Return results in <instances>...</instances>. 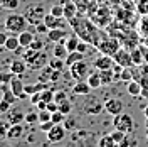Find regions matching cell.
I'll return each mask as SVG.
<instances>
[{"mask_svg": "<svg viewBox=\"0 0 148 147\" xmlns=\"http://www.w3.org/2000/svg\"><path fill=\"white\" fill-rule=\"evenodd\" d=\"M27 26H29V20L25 15H22V14H15V12H12L10 15H7L5 19V29L12 32V34H15L18 36L20 32H24V31H27Z\"/></svg>", "mask_w": 148, "mask_h": 147, "instance_id": "cell-1", "label": "cell"}, {"mask_svg": "<svg viewBox=\"0 0 148 147\" xmlns=\"http://www.w3.org/2000/svg\"><path fill=\"white\" fill-rule=\"evenodd\" d=\"M24 15L27 17L30 26H37V24L44 22V17H46L47 14H46V10H44V7H42L40 3H34V5H29Z\"/></svg>", "mask_w": 148, "mask_h": 147, "instance_id": "cell-2", "label": "cell"}, {"mask_svg": "<svg viewBox=\"0 0 148 147\" xmlns=\"http://www.w3.org/2000/svg\"><path fill=\"white\" fill-rule=\"evenodd\" d=\"M113 127L118 129V130H123L125 134H131L135 130V122L131 119V115H128V113H120V115H114Z\"/></svg>", "mask_w": 148, "mask_h": 147, "instance_id": "cell-3", "label": "cell"}, {"mask_svg": "<svg viewBox=\"0 0 148 147\" xmlns=\"http://www.w3.org/2000/svg\"><path fill=\"white\" fill-rule=\"evenodd\" d=\"M120 41L118 39H114V37H108V39H103L99 41V44H98V49L101 51L103 54H108V56H114L118 51H120Z\"/></svg>", "mask_w": 148, "mask_h": 147, "instance_id": "cell-4", "label": "cell"}, {"mask_svg": "<svg viewBox=\"0 0 148 147\" xmlns=\"http://www.w3.org/2000/svg\"><path fill=\"white\" fill-rule=\"evenodd\" d=\"M69 69H71V76H73L76 81H83L84 76H89V64L84 59L74 63L73 66H69Z\"/></svg>", "mask_w": 148, "mask_h": 147, "instance_id": "cell-5", "label": "cell"}, {"mask_svg": "<svg viewBox=\"0 0 148 147\" xmlns=\"http://www.w3.org/2000/svg\"><path fill=\"white\" fill-rule=\"evenodd\" d=\"M47 64H49V58L44 51H37L30 59H27V66L30 69H42Z\"/></svg>", "mask_w": 148, "mask_h": 147, "instance_id": "cell-6", "label": "cell"}, {"mask_svg": "<svg viewBox=\"0 0 148 147\" xmlns=\"http://www.w3.org/2000/svg\"><path fill=\"white\" fill-rule=\"evenodd\" d=\"M114 63L116 64L123 66V68H130L133 66V58H131V51H126V49H120L116 54L113 56Z\"/></svg>", "mask_w": 148, "mask_h": 147, "instance_id": "cell-7", "label": "cell"}, {"mask_svg": "<svg viewBox=\"0 0 148 147\" xmlns=\"http://www.w3.org/2000/svg\"><path fill=\"white\" fill-rule=\"evenodd\" d=\"M103 108H104V105H101L98 98H88V101H84L83 107L84 113H88V115H98L103 112Z\"/></svg>", "mask_w": 148, "mask_h": 147, "instance_id": "cell-8", "label": "cell"}, {"mask_svg": "<svg viewBox=\"0 0 148 147\" xmlns=\"http://www.w3.org/2000/svg\"><path fill=\"white\" fill-rule=\"evenodd\" d=\"M66 137V127L61 123H56L52 129L47 132V140L49 142H61Z\"/></svg>", "mask_w": 148, "mask_h": 147, "instance_id": "cell-9", "label": "cell"}, {"mask_svg": "<svg viewBox=\"0 0 148 147\" xmlns=\"http://www.w3.org/2000/svg\"><path fill=\"white\" fill-rule=\"evenodd\" d=\"M10 88H12V92L15 93V96H17L18 100L27 98L29 96L27 93H25V85H24V81L20 80V76H15V78L10 81Z\"/></svg>", "mask_w": 148, "mask_h": 147, "instance_id": "cell-10", "label": "cell"}, {"mask_svg": "<svg viewBox=\"0 0 148 147\" xmlns=\"http://www.w3.org/2000/svg\"><path fill=\"white\" fill-rule=\"evenodd\" d=\"M116 64L114 63V59H113V56H108V54H101L99 58H96L94 59V68L96 69H113V66Z\"/></svg>", "mask_w": 148, "mask_h": 147, "instance_id": "cell-11", "label": "cell"}, {"mask_svg": "<svg viewBox=\"0 0 148 147\" xmlns=\"http://www.w3.org/2000/svg\"><path fill=\"white\" fill-rule=\"evenodd\" d=\"M67 37H69V36H67L66 27L51 29V31H49V34H47V39H49L51 42H54V44H57V42H64Z\"/></svg>", "mask_w": 148, "mask_h": 147, "instance_id": "cell-12", "label": "cell"}, {"mask_svg": "<svg viewBox=\"0 0 148 147\" xmlns=\"http://www.w3.org/2000/svg\"><path fill=\"white\" fill-rule=\"evenodd\" d=\"M104 110L110 115H120V113H123V103L116 98H110L104 101Z\"/></svg>", "mask_w": 148, "mask_h": 147, "instance_id": "cell-13", "label": "cell"}, {"mask_svg": "<svg viewBox=\"0 0 148 147\" xmlns=\"http://www.w3.org/2000/svg\"><path fill=\"white\" fill-rule=\"evenodd\" d=\"M27 69V64H25V59L24 58H18V59H14L10 63V71L15 74V76H22Z\"/></svg>", "mask_w": 148, "mask_h": 147, "instance_id": "cell-14", "label": "cell"}, {"mask_svg": "<svg viewBox=\"0 0 148 147\" xmlns=\"http://www.w3.org/2000/svg\"><path fill=\"white\" fill-rule=\"evenodd\" d=\"M44 22H46L49 29H59V27H66V20L64 17H56L52 14H47L44 17Z\"/></svg>", "mask_w": 148, "mask_h": 147, "instance_id": "cell-15", "label": "cell"}, {"mask_svg": "<svg viewBox=\"0 0 148 147\" xmlns=\"http://www.w3.org/2000/svg\"><path fill=\"white\" fill-rule=\"evenodd\" d=\"M7 120H9L10 125H14V123H22V122L25 120V113L20 110V108H12V110L7 113Z\"/></svg>", "mask_w": 148, "mask_h": 147, "instance_id": "cell-16", "label": "cell"}, {"mask_svg": "<svg viewBox=\"0 0 148 147\" xmlns=\"http://www.w3.org/2000/svg\"><path fill=\"white\" fill-rule=\"evenodd\" d=\"M126 92L131 96H140L141 92H143V85L138 81V80H131L130 83H126Z\"/></svg>", "mask_w": 148, "mask_h": 147, "instance_id": "cell-17", "label": "cell"}, {"mask_svg": "<svg viewBox=\"0 0 148 147\" xmlns=\"http://www.w3.org/2000/svg\"><path fill=\"white\" fill-rule=\"evenodd\" d=\"M73 92L76 93V95H83V96H88L89 93L92 92V88L89 86V83L88 81H76V85H74Z\"/></svg>", "mask_w": 148, "mask_h": 147, "instance_id": "cell-18", "label": "cell"}, {"mask_svg": "<svg viewBox=\"0 0 148 147\" xmlns=\"http://www.w3.org/2000/svg\"><path fill=\"white\" fill-rule=\"evenodd\" d=\"M36 32H32V31H24V32H20L18 34V41H20V46L22 47H29L32 42H34V39H36V36H34Z\"/></svg>", "mask_w": 148, "mask_h": 147, "instance_id": "cell-19", "label": "cell"}, {"mask_svg": "<svg viewBox=\"0 0 148 147\" xmlns=\"http://www.w3.org/2000/svg\"><path fill=\"white\" fill-rule=\"evenodd\" d=\"M3 47L7 51H18V47H22L20 46V41H18V36H15V34L9 36L7 41H5V44H3Z\"/></svg>", "mask_w": 148, "mask_h": 147, "instance_id": "cell-20", "label": "cell"}, {"mask_svg": "<svg viewBox=\"0 0 148 147\" xmlns=\"http://www.w3.org/2000/svg\"><path fill=\"white\" fill-rule=\"evenodd\" d=\"M86 81L89 83V86H91L92 90H98V88H101V86H103L99 71H96V73H89V76H88V80H86Z\"/></svg>", "mask_w": 148, "mask_h": 147, "instance_id": "cell-21", "label": "cell"}, {"mask_svg": "<svg viewBox=\"0 0 148 147\" xmlns=\"http://www.w3.org/2000/svg\"><path fill=\"white\" fill-rule=\"evenodd\" d=\"M69 54V51H67V47L64 46V42H57L54 47H52V56L54 58H61V59H66Z\"/></svg>", "mask_w": 148, "mask_h": 147, "instance_id": "cell-22", "label": "cell"}, {"mask_svg": "<svg viewBox=\"0 0 148 147\" xmlns=\"http://www.w3.org/2000/svg\"><path fill=\"white\" fill-rule=\"evenodd\" d=\"M22 134H24L22 123H14V125H10L9 132H7V139H20Z\"/></svg>", "mask_w": 148, "mask_h": 147, "instance_id": "cell-23", "label": "cell"}, {"mask_svg": "<svg viewBox=\"0 0 148 147\" xmlns=\"http://www.w3.org/2000/svg\"><path fill=\"white\" fill-rule=\"evenodd\" d=\"M131 58H133V64L135 66H141L145 63V56H143V51H141V47H133L131 49Z\"/></svg>", "mask_w": 148, "mask_h": 147, "instance_id": "cell-24", "label": "cell"}, {"mask_svg": "<svg viewBox=\"0 0 148 147\" xmlns=\"http://www.w3.org/2000/svg\"><path fill=\"white\" fill-rule=\"evenodd\" d=\"M79 42H81V39H79V37L77 36H69L67 37V39H66L64 41V46L67 47V51H69V53H73V51H77V46H79Z\"/></svg>", "mask_w": 148, "mask_h": 147, "instance_id": "cell-25", "label": "cell"}, {"mask_svg": "<svg viewBox=\"0 0 148 147\" xmlns=\"http://www.w3.org/2000/svg\"><path fill=\"white\" fill-rule=\"evenodd\" d=\"M76 12H77V7L74 5L73 2H66L64 3V19L66 20H73L76 17Z\"/></svg>", "mask_w": 148, "mask_h": 147, "instance_id": "cell-26", "label": "cell"}, {"mask_svg": "<svg viewBox=\"0 0 148 147\" xmlns=\"http://www.w3.org/2000/svg\"><path fill=\"white\" fill-rule=\"evenodd\" d=\"M83 59H84V53H81V51H73V53H69L67 58H66V66H73L74 63L83 61Z\"/></svg>", "mask_w": 148, "mask_h": 147, "instance_id": "cell-27", "label": "cell"}, {"mask_svg": "<svg viewBox=\"0 0 148 147\" xmlns=\"http://www.w3.org/2000/svg\"><path fill=\"white\" fill-rule=\"evenodd\" d=\"M99 71V69H98ZM99 74H101V81H103V86H108V85H111L113 83V80H114V76H113V69H101L99 71Z\"/></svg>", "mask_w": 148, "mask_h": 147, "instance_id": "cell-28", "label": "cell"}, {"mask_svg": "<svg viewBox=\"0 0 148 147\" xmlns=\"http://www.w3.org/2000/svg\"><path fill=\"white\" fill-rule=\"evenodd\" d=\"M98 147H118V142H114V139L110 134V135H103L98 140Z\"/></svg>", "mask_w": 148, "mask_h": 147, "instance_id": "cell-29", "label": "cell"}, {"mask_svg": "<svg viewBox=\"0 0 148 147\" xmlns=\"http://www.w3.org/2000/svg\"><path fill=\"white\" fill-rule=\"evenodd\" d=\"M120 80L125 83H130L131 80H135V71L131 69V66L130 68H123L120 73Z\"/></svg>", "mask_w": 148, "mask_h": 147, "instance_id": "cell-30", "label": "cell"}, {"mask_svg": "<svg viewBox=\"0 0 148 147\" xmlns=\"http://www.w3.org/2000/svg\"><path fill=\"white\" fill-rule=\"evenodd\" d=\"M49 66L52 68V69H57V71H62L66 66V59H61V58H54L52 56V59H49Z\"/></svg>", "mask_w": 148, "mask_h": 147, "instance_id": "cell-31", "label": "cell"}, {"mask_svg": "<svg viewBox=\"0 0 148 147\" xmlns=\"http://www.w3.org/2000/svg\"><path fill=\"white\" fill-rule=\"evenodd\" d=\"M18 0H2V7L5 10H12V12H15L18 9Z\"/></svg>", "mask_w": 148, "mask_h": 147, "instance_id": "cell-32", "label": "cell"}, {"mask_svg": "<svg viewBox=\"0 0 148 147\" xmlns=\"http://www.w3.org/2000/svg\"><path fill=\"white\" fill-rule=\"evenodd\" d=\"M40 95H42V100L49 103V101H54L56 92H54V88H47V90H44V92H40Z\"/></svg>", "mask_w": 148, "mask_h": 147, "instance_id": "cell-33", "label": "cell"}, {"mask_svg": "<svg viewBox=\"0 0 148 147\" xmlns=\"http://www.w3.org/2000/svg\"><path fill=\"white\" fill-rule=\"evenodd\" d=\"M71 110H73V107H71V101H69V100H66V101H62V103H59V112H61V113H64L66 117L71 113Z\"/></svg>", "mask_w": 148, "mask_h": 147, "instance_id": "cell-34", "label": "cell"}, {"mask_svg": "<svg viewBox=\"0 0 148 147\" xmlns=\"http://www.w3.org/2000/svg\"><path fill=\"white\" fill-rule=\"evenodd\" d=\"M126 135H128V134H125L123 130H118V129H114L113 132H111V137L114 139V142H118V144H120L121 140H125Z\"/></svg>", "mask_w": 148, "mask_h": 147, "instance_id": "cell-35", "label": "cell"}, {"mask_svg": "<svg viewBox=\"0 0 148 147\" xmlns=\"http://www.w3.org/2000/svg\"><path fill=\"white\" fill-rule=\"evenodd\" d=\"M25 122H27L29 125H32V123H37L39 122V112H29L25 113Z\"/></svg>", "mask_w": 148, "mask_h": 147, "instance_id": "cell-36", "label": "cell"}, {"mask_svg": "<svg viewBox=\"0 0 148 147\" xmlns=\"http://www.w3.org/2000/svg\"><path fill=\"white\" fill-rule=\"evenodd\" d=\"M66 100H69V98H67V93H66L64 90H57L56 95H54V101L56 103H62V101H66Z\"/></svg>", "mask_w": 148, "mask_h": 147, "instance_id": "cell-37", "label": "cell"}, {"mask_svg": "<svg viewBox=\"0 0 148 147\" xmlns=\"http://www.w3.org/2000/svg\"><path fill=\"white\" fill-rule=\"evenodd\" d=\"M51 14L56 15V17H64V5H52Z\"/></svg>", "mask_w": 148, "mask_h": 147, "instance_id": "cell-38", "label": "cell"}, {"mask_svg": "<svg viewBox=\"0 0 148 147\" xmlns=\"http://www.w3.org/2000/svg\"><path fill=\"white\" fill-rule=\"evenodd\" d=\"M49 120H52V113H51L49 110L39 112V123H42V122H49Z\"/></svg>", "mask_w": 148, "mask_h": 147, "instance_id": "cell-39", "label": "cell"}, {"mask_svg": "<svg viewBox=\"0 0 148 147\" xmlns=\"http://www.w3.org/2000/svg\"><path fill=\"white\" fill-rule=\"evenodd\" d=\"M49 31H51V29H49V26H47L46 22H40V24H37L36 26V34H49Z\"/></svg>", "mask_w": 148, "mask_h": 147, "instance_id": "cell-40", "label": "cell"}, {"mask_svg": "<svg viewBox=\"0 0 148 147\" xmlns=\"http://www.w3.org/2000/svg\"><path fill=\"white\" fill-rule=\"evenodd\" d=\"M140 32L143 36H148V17L147 15L141 19V22H140Z\"/></svg>", "mask_w": 148, "mask_h": 147, "instance_id": "cell-41", "label": "cell"}, {"mask_svg": "<svg viewBox=\"0 0 148 147\" xmlns=\"http://www.w3.org/2000/svg\"><path fill=\"white\" fill-rule=\"evenodd\" d=\"M64 120H66L64 113H61V112H54V113H52V122H54V123H62Z\"/></svg>", "mask_w": 148, "mask_h": 147, "instance_id": "cell-42", "label": "cell"}, {"mask_svg": "<svg viewBox=\"0 0 148 147\" xmlns=\"http://www.w3.org/2000/svg\"><path fill=\"white\" fill-rule=\"evenodd\" d=\"M138 12L143 14V15L148 14V0H141V2L138 3Z\"/></svg>", "mask_w": 148, "mask_h": 147, "instance_id": "cell-43", "label": "cell"}, {"mask_svg": "<svg viewBox=\"0 0 148 147\" xmlns=\"http://www.w3.org/2000/svg\"><path fill=\"white\" fill-rule=\"evenodd\" d=\"M10 105H12V103H9L7 100L2 98V100H0V112H2V113H9L10 112Z\"/></svg>", "mask_w": 148, "mask_h": 147, "instance_id": "cell-44", "label": "cell"}, {"mask_svg": "<svg viewBox=\"0 0 148 147\" xmlns=\"http://www.w3.org/2000/svg\"><path fill=\"white\" fill-rule=\"evenodd\" d=\"M56 123L54 122H52V120H49V122H42V123H40V130H42V132H49V130L52 129V127H54Z\"/></svg>", "mask_w": 148, "mask_h": 147, "instance_id": "cell-45", "label": "cell"}, {"mask_svg": "<svg viewBox=\"0 0 148 147\" xmlns=\"http://www.w3.org/2000/svg\"><path fill=\"white\" fill-rule=\"evenodd\" d=\"M29 47H32V49H36V51H42V47H44V42L40 41V39H34V42L30 44Z\"/></svg>", "mask_w": 148, "mask_h": 147, "instance_id": "cell-46", "label": "cell"}, {"mask_svg": "<svg viewBox=\"0 0 148 147\" xmlns=\"http://www.w3.org/2000/svg\"><path fill=\"white\" fill-rule=\"evenodd\" d=\"M14 78H15V74L12 73V71L10 73H2V83H10Z\"/></svg>", "mask_w": 148, "mask_h": 147, "instance_id": "cell-47", "label": "cell"}, {"mask_svg": "<svg viewBox=\"0 0 148 147\" xmlns=\"http://www.w3.org/2000/svg\"><path fill=\"white\" fill-rule=\"evenodd\" d=\"M39 90H37V83L36 85H25V93H27L29 96L30 95H34V93H37Z\"/></svg>", "mask_w": 148, "mask_h": 147, "instance_id": "cell-48", "label": "cell"}, {"mask_svg": "<svg viewBox=\"0 0 148 147\" xmlns=\"http://www.w3.org/2000/svg\"><path fill=\"white\" fill-rule=\"evenodd\" d=\"M40 100H42V95H40V92L34 93V95H30V103H32V105H37Z\"/></svg>", "mask_w": 148, "mask_h": 147, "instance_id": "cell-49", "label": "cell"}, {"mask_svg": "<svg viewBox=\"0 0 148 147\" xmlns=\"http://www.w3.org/2000/svg\"><path fill=\"white\" fill-rule=\"evenodd\" d=\"M47 110L51 112V113L59 112V103H56V101H49V103H47Z\"/></svg>", "mask_w": 148, "mask_h": 147, "instance_id": "cell-50", "label": "cell"}, {"mask_svg": "<svg viewBox=\"0 0 148 147\" xmlns=\"http://www.w3.org/2000/svg\"><path fill=\"white\" fill-rule=\"evenodd\" d=\"M9 129H10V125H9V123H5V122L0 125V134H2V137H7V132H9Z\"/></svg>", "mask_w": 148, "mask_h": 147, "instance_id": "cell-51", "label": "cell"}, {"mask_svg": "<svg viewBox=\"0 0 148 147\" xmlns=\"http://www.w3.org/2000/svg\"><path fill=\"white\" fill-rule=\"evenodd\" d=\"M66 129H71V130H77V125H76V120H67V122H66V125H64Z\"/></svg>", "mask_w": 148, "mask_h": 147, "instance_id": "cell-52", "label": "cell"}, {"mask_svg": "<svg viewBox=\"0 0 148 147\" xmlns=\"http://www.w3.org/2000/svg\"><path fill=\"white\" fill-rule=\"evenodd\" d=\"M88 44H89V42H86V41H83V39H81V42H79V46H77V51L86 53V51H88Z\"/></svg>", "mask_w": 148, "mask_h": 147, "instance_id": "cell-53", "label": "cell"}, {"mask_svg": "<svg viewBox=\"0 0 148 147\" xmlns=\"http://www.w3.org/2000/svg\"><path fill=\"white\" fill-rule=\"evenodd\" d=\"M59 78H61V71H57V69H54L52 71V74H51V81H59Z\"/></svg>", "mask_w": 148, "mask_h": 147, "instance_id": "cell-54", "label": "cell"}, {"mask_svg": "<svg viewBox=\"0 0 148 147\" xmlns=\"http://www.w3.org/2000/svg\"><path fill=\"white\" fill-rule=\"evenodd\" d=\"M36 107H37V110H39V112H42V110H47V101L40 100V101H39V103L36 105Z\"/></svg>", "mask_w": 148, "mask_h": 147, "instance_id": "cell-55", "label": "cell"}, {"mask_svg": "<svg viewBox=\"0 0 148 147\" xmlns=\"http://www.w3.org/2000/svg\"><path fill=\"white\" fill-rule=\"evenodd\" d=\"M118 147H130V139H128V135L125 137V140H121L120 144H118Z\"/></svg>", "mask_w": 148, "mask_h": 147, "instance_id": "cell-56", "label": "cell"}, {"mask_svg": "<svg viewBox=\"0 0 148 147\" xmlns=\"http://www.w3.org/2000/svg\"><path fill=\"white\" fill-rule=\"evenodd\" d=\"M7 34H2V36H0V42H2V44H5V41H7Z\"/></svg>", "mask_w": 148, "mask_h": 147, "instance_id": "cell-57", "label": "cell"}, {"mask_svg": "<svg viewBox=\"0 0 148 147\" xmlns=\"http://www.w3.org/2000/svg\"><path fill=\"white\" fill-rule=\"evenodd\" d=\"M143 113H145V119L148 120V105H147V107H145V110H143Z\"/></svg>", "mask_w": 148, "mask_h": 147, "instance_id": "cell-58", "label": "cell"}, {"mask_svg": "<svg viewBox=\"0 0 148 147\" xmlns=\"http://www.w3.org/2000/svg\"><path fill=\"white\" fill-rule=\"evenodd\" d=\"M2 147H12V146H7V144H5V146H2Z\"/></svg>", "mask_w": 148, "mask_h": 147, "instance_id": "cell-59", "label": "cell"}, {"mask_svg": "<svg viewBox=\"0 0 148 147\" xmlns=\"http://www.w3.org/2000/svg\"><path fill=\"white\" fill-rule=\"evenodd\" d=\"M147 129H148V120H147ZM147 135H148V134H147Z\"/></svg>", "mask_w": 148, "mask_h": 147, "instance_id": "cell-60", "label": "cell"}, {"mask_svg": "<svg viewBox=\"0 0 148 147\" xmlns=\"http://www.w3.org/2000/svg\"><path fill=\"white\" fill-rule=\"evenodd\" d=\"M147 42H148V41H147Z\"/></svg>", "mask_w": 148, "mask_h": 147, "instance_id": "cell-61", "label": "cell"}]
</instances>
